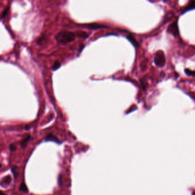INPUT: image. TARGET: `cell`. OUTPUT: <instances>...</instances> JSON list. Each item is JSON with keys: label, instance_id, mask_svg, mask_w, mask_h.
I'll list each match as a JSON object with an SVG mask.
<instances>
[{"label": "cell", "instance_id": "cell-1", "mask_svg": "<svg viewBox=\"0 0 195 195\" xmlns=\"http://www.w3.org/2000/svg\"><path fill=\"white\" fill-rule=\"evenodd\" d=\"M76 38L75 33L71 32H62L56 36L57 41L60 43L66 44L73 41Z\"/></svg>", "mask_w": 195, "mask_h": 195}, {"label": "cell", "instance_id": "cell-2", "mask_svg": "<svg viewBox=\"0 0 195 195\" xmlns=\"http://www.w3.org/2000/svg\"><path fill=\"white\" fill-rule=\"evenodd\" d=\"M154 61L156 65L159 67H163L166 62V56L162 50H159L155 53Z\"/></svg>", "mask_w": 195, "mask_h": 195}, {"label": "cell", "instance_id": "cell-3", "mask_svg": "<svg viewBox=\"0 0 195 195\" xmlns=\"http://www.w3.org/2000/svg\"><path fill=\"white\" fill-rule=\"evenodd\" d=\"M167 32L173 35V36H175V37L179 35V30L178 22H173V23L171 24L168 26Z\"/></svg>", "mask_w": 195, "mask_h": 195}, {"label": "cell", "instance_id": "cell-4", "mask_svg": "<svg viewBox=\"0 0 195 195\" xmlns=\"http://www.w3.org/2000/svg\"><path fill=\"white\" fill-rule=\"evenodd\" d=\"M11 182V176L8 175L1 180V181L0 182V185L1 187H6L10 185Z\"/></svg>", "mask_w": 195, "mask_h": 195}, {"label": "cell", "instance_id": "cell-5", "mask_svg": "<svg viewBox=\"0 0 195 195\" xmlns=\"http://www.w3.org/2000/svg\"><path fill=\"white\" fill-rule=\"evenodd\" d=\"M85 27L88 28V29H101V28H103V27H106L103 25H100V24H87V25H83Z\"/></svg>", "mask_w": 195, "mask_h": 195}, {"label": "cell", "instance_id": "cell-6", "mask_svg": "<svg viewBox=\"0 0 195 195\" xmlns=\"http://www.w3.org/2000/svg\"><path fill=\"white\" fill-rule=\"evenodd\" d=\"M45 140L46 141H53V142H55L60 143L59 140L57 139V137H56L55 136H54L52 134H49V135H48V136L45 137Z\"/></svg>", "mask_w": 195, "mask_h": 195}, {"label": "cell", "instance_id": "cell-7", "mask_svg": "<svg viewBox=\"0 0 195 195\" xmlns=\"http://www.w3.org/2000/svg\"><path fill=\"white\" fill-rule=\"evenodd\" d=\"M31 139V136L29 135L27 136V137H26L21 142V146L22 148L25 149L26 148L27 146V143L29 142V141H30Z\"/></svg>", "mask_w": 195, "mask_h": 195}, {"label": "cell", "instance_id": "cell-8", "mask_svg": "<svg viewBox=\"0 0 195 195\" xmlns=\"http://www.w3.org/2000/svg\"><path fill=\"white\" fill-rule=\"evenodd\" d=\"M193 9H195V1H190L187 6L185 8L184 12L190 11V10H192Z\"/></svg>", "mask_w": 195, "mask_h": 195}, {"label": "cell", "instance_id": "cell-9", "mask_svg": "<svg viewBox=\"0 0 195 195\" xmlns=\"http://www.w3.org/2000/svg\"><path fill=\"white\" fill-rule=\"evenodd\" d=\"M127 39H128V40L130 41V42H131V43H132L135 46H136L138 45V42L136 41V40L135 39V38L133 37L132 36L128 35V36H127Z\"/></svg>", "mask_w": 195, "mask_h": 195}, {"label": "cell", "instance_id": "cell-10", "mask_svg": "<svg viewBox=\"0 0 195 195\" xmlns=\"http://www.w3.org/2000/svg\"><path fill=\"white\" fill-rule=\"evenodd\" d=\"M20 190L23 192H28V188H27L26 185L25 184V183H22L20 187Z\"/></svg>", "mask_w": 195, "mask_h": 195}, {"label": "cell", "instance_id": "cell-11", "mask_svg": "<svg viewBox=\"0 0 195 195\" xmlns=\"http://www.w3.org/2000/svg\"><path fill=\"white\" fill-rule=\"evenodd\" d=\"M185 74L188 76H195V71H192L189 69H185L184 70Z\"/></svg>", "mask_w": 195, "mask_h": 195}, {"label": "cell", "instance_id": "cell-12", "mask_svg": "<svg viewBox=\"0 0 195 195\" xmlns=\"http://www.w3.org/2000/svg\"><path fill=\"white\" fill-rule=\"evenodd\" d=\"M11 172L13 174V176L14 177V178H17L18 176V169L16 166L13 167L11 168Z\"/></svg>", "mask_w": 195, "mask_h": 195}, {"label": "cell", "instance_id": "cell-13", "mask_svg": "<svg viewBox=\"0 0 195 195\" xmlns=\"http://www.w3.org/2000/svg\"><path fill=\"white\" fill-rule=\"evenodd\" d=\"M9 11V6H8L5 9H4V11H3L2 13V15H1V18H4L6 16V15L8 14V11Z\"/></svg>", "mask_w": 195, "mask_h": 195}, {"label": "cell", "instance_id": "cell-14", "mask_svg": "<svg viewBox=\"0 0 195 195\" xmlns=\"http://www.w3.org/2000/svg\"><path fill=\"white\" fill-rule=\"evenodd\" d=\"M60 62L58 61H55L52 67V69L53 71H56L57 69H58L60 68Z\"/></svg>", "mask_w": 195, "mask_h": 195}, {"label": "cell", "instance_id": "cell-15", "mask_svg": "<svg viewBox=\"0 0 195 195\" xmlns=\"http://www.w3.org/2000/svg\"><path fill=\"white\" fill-rule=\"evenodd\" d=\"M78 36L79 37H82V38H86L88 36V34L86 33V32H79V33H78Z\"/></svg>", "mask_w": 195, "mask_h": 195}, {"label": "cell", "instance_id": "cell-16", "mask_svg": "<svg viewBox=\"0 0 195 195\" xmlns=\"http://www.w3.org/2000/svg\"><path fill=\"white\" fill-rule=\"evenodd\" d=\"M9 148H10L11 151H15L16 150L17 147L14 144H11Z\"/></svg>", "mask_w": 195, "mask_h": 195}, {"label": "cell", "instance_id": "cell-17", "mask_svg": "<svg viewBox=\"0 0 195 195\" xmlns=\"http://www.w3.org/2000/svg\"><path fill=\"white\" fill-rule=\"evenodd\" d=\"M0 195H6V194H5L2 191H0Z\"/></svg>", "mask_w": 195, "mask_h": 195}, {"label": "cell", "instance_id": "cell-18", "mask_svg": "<svg viewBox=\"0 0 195 195\" xmlns=\"http://www.w3.org/2000/svg\"><path fill=\"white\" fill-rule=\"evenodd\" d=\"M25 129H26V130H29V127L28 126V125H26V126H25Z\"/></svg>", "mask_w": 195, "mask_h": 195}, {"label": "cell", "instance_id": "cell-19", "mask_svg": "<svg viewBox=\"0 0 195 195\" xmlns=\"http://www.w3.org/2000/svg\"><path fill=\"white\" fill-rule=\"evenodd\" d=\"M193 195H195V191L193 192Z\"/></svg>", "mask_w": 195, "mask_h": 195}, {"label": "cell", "instance_id": "cell-20", "mask_svg": "<svg viewBox=\"0 0 195 195\" xmlns=\"http://www.w3.org/2000/svg\"><path fill=\"white\" fill-rule=\"evenodd\" d=\"M1 168V164H0V168Z\"/></svg>", "mask_w": 195, "mask_h": 195}]
</instances>
